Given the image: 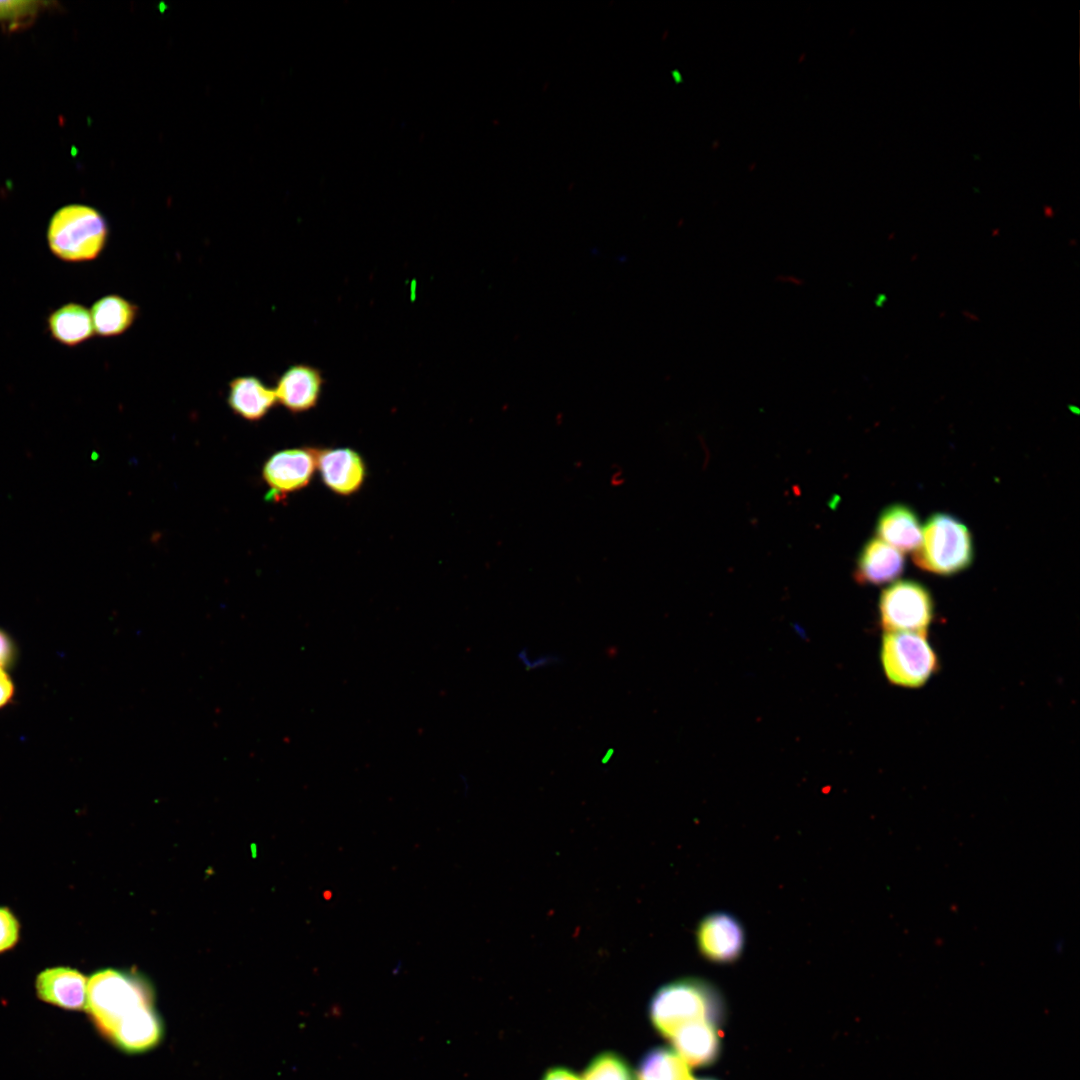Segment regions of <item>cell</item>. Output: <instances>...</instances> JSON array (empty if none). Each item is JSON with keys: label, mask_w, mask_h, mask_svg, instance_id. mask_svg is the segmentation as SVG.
Here are the masks:
<instances>
[{"label": "cell", "mask_w": 1080, "mask_h": 1080, "mask_svg": "<svg viewBox=\"0 0 1080 1080\" xmlns=\"http://www.w3.org/2000/svg\"><path fill=\"white\" fill-rule=\"evenodd\" d=\"M649 1016L656 1030L666 1038L681 1026L709 1021L720 1026L726 1007L720 991L705 979L685 977L660 987L649 1004Z\"/></svg>", "instance_id": "obj_1"}, {"label": "cell", "mask_w": 1080, "mask_h": 1080, "mask_svg": "<svg viewBox=\"0 0 1080 1080\" xmlns=\"http://www.w3.org/2000/svg\"><path fill=\"white\" fill-rule=\"evenodd\" d=\"M87 1010L96 1028L108 1039L120 1021L152 1005L150 987L140 978L115 969L95 972L87 983Z\"/></svg>", "instance_id": "obj_2"}, {"label": "cell", "mask_w": 1080, "mask_h": 1080, "mask_svg": "<svg viewBox=\"0 0 1080 1080\" xmlns=\"http://www.w3.org/2000/svg\"><path fill=\"white\" fill-rule=\"evenodd\" d=\"M973 541L967 526L954 516L935 513L922 527V539L914 551L915 564L938 575L966 569L973 560Z\"/></svg>", "instance_id": "obj_3"}, {"label": "cell", "mask_w": 1080, "mask_h": 1080, "mask_svg": "<svg viewBox=\"0 0 1080 1080\" xmlns=\"http://www.w3.org/2000/svg\"><path fill=\"white\" fill-rule=\"evenodd\" d=\"M47 238L57 257L72 262L89 261L97 258L105 248L108 226L96 209L73 204L53 215Z\"/></svg>", "instance_id": "obj_4"}, {"label": "cell", "mask_w": 1080, "mask_h": 1080, "mask_svg": "<svg viewBox=\"0 0 1080 1080\" xmlns=\"http://www.w3.org/2000/svg\"><path fill=\"white\" fill-rule=\"evenodd\" d=\"M880 658L888 680L906 688L923 686L939 666L926 633L886 632L882 638Z\"/></svg>", "instance_id": "obj_5"}, {"label": "cell", "mask_w": 1080, "mask_h": 1080, "mask_svg": "<svg viewBox=\"0 0 1080 1080\" xmlns=\"http://www.w3.org/2000/svg\"><path fill=\"white\" fill-rule=\"evenodd\" d=\"M879 615L885 632L926 633L934 616L933 598L921 583L900 580L882 591Z\"/></svg>", "instance_id": "obj_6"}, {"label": "cell", "mask_w": 1080, "mask_h": 1080, "mask_svg": "<svg viewBox=\"0 0 1080 1080\" xmlns=\"http://www.w3.org/2000/svg\"><path fill=\"white\" fill-rule=\"evenodd\" d=\"M315 447L290 448L277 451L264 463L262 477L268 487L266 498L280 502L311 482L317 470Z\"/></svg>", "instance_id": "obj_7"}, {"label": "cell", "mask_w": 1080, "mask_h": 1080, "mask_svg": "<svg viewBox=\"0 0 1080 1080\" xmlns=\"http://www.w3.org/2000/svg\"><path fill=\"white\" fill-rule=\"evenodd\" d=\"M696 944L706 960L727 964L743 953L746 935L741 922L732 914L714 912L706 915L696 929Z\"/></svg>", "instance_id": "obj_8"}, {"label": "cell", "mask_w": 1080, "mask_h": 1080, "mask_svg": "<svg viewBox=\"0 0 1080 1080\" xmlns=\"http://www.w3.org/2000/svg\"><path fill=\"white\" fill-rule=\"evenodd\" d=\"M317 470L324 485L340 496L357 493L363 486L367 468L362 456L347 447L317 451Z\"/></svg>", "instance_id": "obj_9"}, {"label": "cell", "mask_w": 1080, "mask_h": 1080, "mask_svg": "<svg viewBox=\"0 0 1080 1080\" xmlns=\"http://www.w3.org/2000/svg\"><path fill=\"white\" fill-rule=\"evenodd\" d=\"M323 385L324 379L318 368L299 363L289 366L278 377L273 389L277 402L284 408L292 413H303L318 404Z\"/></svg>", "instance_id": "obj_10"}, {"label": "cell", "mask_w": 1080, "mask_h": 1080, "mask_svg": "<svg viewBox=\"0 0 1080 1080\" xmlns=\"http://www.w3.org/2000/svg\"><path fill=\"white\" fill-rule=\"evenodd\" d=\"M675 1052L692 1067L714 1064L721 1052L719 1026L709 1021H695L678 1028L669 1038Z\"/></svg>", "instance_id": "obj_11"}, {"label": "cell", "mask_w": 1080, "mask_h": 1080, "mask_svg": "<svg viewBox=\"0 0 1080 1080\" xmlns=\"http://www.w3.org/2000/svg\"><path fill=\"white\" fill-rule=\"evenodd\" d=\"M87 979L78 970L57 966L41 971L35 981L38 997L68 1010H81L87 997Z\"/></svg>", "instance_id": "obj_12"}, {"label": "cell", "mask_w": 1080, "mask_h": 1080, "mask_svg": "<svg viewBox=\"0 0 1080 1080\" xmlns=\"http://www.w3.org/2000/svg\"><path fill=\"white\" fill-rule=\"evenodd\" d=\"M904 565L900 551L879 538H871L858 555L854 576L860 584H885L897 579Z\"/></svg>", "instance_id": "obj_13"}, {"label": "cell", "mask_w": 1080, "mask_h": 1080, "mask_svg": "<svg viewBox=\"0 0 1080 1080\" xmlns=\"http://www.w3.org/2000/svg\"><path fill=\"white\" fill-rule=\"evenodd\" d=\"M227 403L234 414L247 421H259L276 405L274 389L252 375L233 378L228 385Z\"/></svg>", "instance_id": "obj_14"}, {"label": "cell", "mask_w": 1080, "mask_h": 1080, "mask_svg": "<svg viewBox=\"0 0 1080 1080\" xmlns=\"http://www.w3.org/2000/svg\"><path fill=\"white\" fill-rule=\"evenodd\" d=\"M876 533L879 539L901 553L914 552L921 543L922 526L909 506L893 504L881 512Z\"/></svg>", "instance_id": "obj_15"}, {"label": "cell", "mask_w": 1080, "mask_h": 1080, "mask_svg": "<svg viewBox=\"0 0 1080 1080\" xmlns=\"http://www.w3.org/2000/svg\"><path fill=\"white\" fill-rule=\"evenodd\" d=\"M161 1036L160 1018L153 1005H148L123 1018L110 1040L127 1052H142L156 1046Z\"/></svg>", "instance_id": "obj_16"}, {"label": "cell", "mask_w": 1080, "mask_h": 1080, "mask_svg": "<svg viewBox=\"0 0 1080 1080\" xmlns=\"http://www.w3.org/2000/svg\"><path fill=\"white\" fill-rule=\"evenodd\" d=\"M139 307L120 295H107L97 300L90 315L94 332L101 337L122 335L134 324Z\"/></svg>", "instance_id": "obj_17"}, {"label": "cell", "mask_w": 1080, "mask_h": 1080, "mask_svg": "<svg viewBox=\"0 0 1080 1080\" xmlns=\"http://www.w3.org/2000/svg\"><path fill=\"white\" fill-rule=\"evenodd\" d=\"M48 327L56 341L69 346L86 341L94 333L90 311L75 303L55 310L49 316Z\"/></svg>", "instance_id": "obj_18"}, {"label": "cell", "mask_w": 1080, "mask_h": 1080, "mask_svg": "<svg viewBox=\"0 0 1080 1080\" xmlns=\"http://www.w3.org/2000/svg\"><path fill=\"white\" fill-rule=\"evenodd\" d=\"M637 1080H692L688 1065L672 1049L657 1047L641 1059Z\"/></svg>", "instance_id": "obj_19"}, {"label": "cell", "mask_w": 1080, "mask_h": 1080, "mask_svg": "<svg viewBox=\"0 0 1080 1080\" xmlns=\"http://www.w3.org/2000/svg\"><path fill=\"white\" fill-rule=\"evenodd\" d=\"M583 1080H634V1076L624 1058L613 1052H604L590 1062Z\"/></svg>", "instance_id": "obj_20"}, {"label": "cell", "mask_w": 1080, "mask_h": 1080, "mask_svg": "<svg viewBox=\"0 0 1080 1080\" xmlns=\"http://www.w3.org/2000/svg\"><path fill=\"white\" fill-rule=\"evenodd\" d=\"M20 922L5 906L0 907V954L13 949L20 939Z\"/></svg>", "instance_id": "obj_21"}, {"label": "cell", "mask_w": 1080, "mask_h": 1080, "mask_svg": "<svg viewBox=\"0 0 1080 1080\" xmlns=\"http://www.w3.org/2000/svg\"><path fill=\"white\" fill-rule=\"evenodd\" d=\"M35 4L30 1H0V20L18 22L32 15L36 10Z\"/></svg>", "instance_id": "obj_22"}, {"label": "cell", "mask_w": 1080, "mask_h": 1080, "mask_svg": "<svg viewBox=\"0 0 1080 1080\" xmlns=\"http://www.w3.org/2000/svg\"><path fill=\"white\" fill-rule=\"evenodd\" d=\"M17 658V647L12 637L0 628V668H11Z\"/></svg>", "instance_id": "obj_23"}, {"label": "cell", "mask_w": 1080, "mask_h": 1080, "mask_svg": "<svg viewBox=\"0 0 1080 1080\" xmlns=\"http://www.w3.org/2000/svg\"><path fill=\"white\" fill-rule=\"evenodd\" d=\"M14 696V684L10 676L0 668V708L6 706Z\"/></svg>", "instance_id": "obj_24"}, {"label": "cell", "mask_w": 1080, "mask_h": 1080, "mask_svg": "<svg viewBox=\"0 0 1080 1080\" xmlns=\"http://www.w3.org/2000/svg\"><path fill=\"white\" fill-rule=\"evenodd\" d=\"M542 1080H582L578 1075L571 1070L564 1067H554L549 1069L543 1076Z\"/></svg>", "instance_id": "obj_25"}, {"label": "cell", "mask_w": 1080, "mask_h": 1080, "mask_svg": "<svg viewBox=\"0 0 1080 1080\" xmlns=\"http://www.w3.org/2000/svg\"><path fill=\"white\" fill-rule=\"evenodd\" d=\"M692 1080H715V1079H711V1078H700V1079H693V1078H692Z\"/></svg>", "instance_id": "obj_26"}]
</instances>
